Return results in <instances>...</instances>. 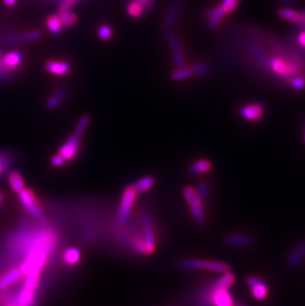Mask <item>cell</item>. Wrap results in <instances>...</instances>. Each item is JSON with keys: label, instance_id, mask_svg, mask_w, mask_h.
Listing matches in <instances>:
<instances>
[{"label": "cell", "instance_id": "cell-1", "mask_svg": "<svg viewBox=\"0 0 305 306\" xmlns=\"http://www.w3.org/2000/svg\"><path fill=\"white\" fill-rule=\"evenodd\" d=\"M53 251L54 249L47 246L30 245L25 256V260L20 268L23 276H28L33 272H41Z\"/></svg>", "mask_w": 305, "mask_h": 306}, {"label": "cell", "instance_id": "cell-2", "mask_svg": "<svg viewBox=\"0 0 305 306\" xmlns=\"http://www.w3.org/2000/svg\"><path fill=\"white\" fill-rule=\"evenodd\" d=\"M184 195L190 206L191 213L194 221L199 226H203L206 222L205 213L203 209V202L199 198L196 191L192 187H186L184 189Z\"/></svg>", "mask_w": 305, "mask_h": 306}, {"label": "cell", "instance_id": "cell-3", "mask_svg": "<svg viewBox=\"0 0 305 306\" xmlns=\"http://www.w3.org/2000/svg\"><path fill=\"white\" fill-rule=\"evenodd\" d=\"M137 192L135 191L133 186H129L125 189L123 195H122L118 214H117V220L120 224H123L129 220L131 211L133 208V205L137 198Z\"/></svg>", "mask_w": 305, "mask_h": 306}, {"label": "cell", "instance_id": "cell-4", "mask_svg": "<svg viewBox=\"0 0 305 306\" xmlns=\"http://www.w3.org/2000/svg\"><path fill=\"white\" fill-rule=\"evenodd\" d=\"M18 199L23 208L37 220H44V212L32 190L25 189L18 194Z\"/></svg>", "mask_w": 305, "mask_h": 306}, {"label": "cell", "instance_id": "cell-5", "mask_svg": "<svg viewBox=\"0 0 305 306\" xmlns=\"http://www.w3.org/2000/svg\"><path fill=\"white\" fill-rule=\"evenodd\" d=\"M210 71V65L207 63H200L197 65H194L193 67L189 68H181L178 70H175L171 74V79L176 82L185 81L188 79H191L195 76H202Z\"/></svg>", "mask_w": 305, "mask_h": 306}, {"label": "cell", "instance_id": "cell-6", "mask_svg": "<svg viewBox=\"0 0 305 306\" xmlns=\"http://www.w3.org/2000/svg\"><path fill=\"white\" fill-rule=\"evenodd\" d=\"M142 224L144 228L143 239L145 242L147 255H149L152 254L156 248V234L151 215L146 211L142 212Z\"/></svg>", "mask_w": 305, "mask_h": 306}, {"label": "cell", "instance_id": "cell-7", "mask_svg": "<svg viewBox=\"0 0 305 306\" xmlns=\"http://www.w3.org/2000/svg\"><path fill=\"white\" fill-rule=\"evenodd\" d=\"M166 39L171 50V55H172V59H173L175 70L185 68V55H184V52H182L177 36L172 31L169 30L167 31Z\"/></svg>", "mask_w": 305, "mask_h": 306}, {"label": "cell", "instance_id": "cell-8", "mask_svg": "<svg viewBox=\"0 0 305 306\" xmlns=\"http://www.w3.org/2000/svg\"><path fill=\"white\" fill-rule=\"evenodd\" d=\"M80 149H81V139L79 136L74 134L64 143L62 147H60L57 154L67 163L73 161L79 155Z\"/></svg>", "mask_w": 305, "mask_h": 306}, {"label": "cell", "instance_id": "cell-9", "mask_svg": "<svg viewBox=\"0 0 305 306\" xmlns=\"http://www.w3.org/2000/svg\"><path fill=\"white\" fill-rule=\"evenodd\" d=\"M226 245L234 248H248L254 245L255 240L252 235L246 233H232L225 237Z\"/></svg>", "mask_w": 305, "mask_h": 306}, {"label": "cell", "instance_id": "cell-10", "mask_svg": "<svg viewBox=\"0 0 305 306\" xmlns=\"http://www.w3.org/2000/svg\"><path fill=\"white\" fill-rule=\"evenodd\" d=\"M246 283L250 288L253 297L257 300H263L268 296L269 285L263 279L256 277H249L246 280Z\"/></svg>", "mask_w": 305, "mask_h": 306}, {"label": "cell", "instance_id": "cell-11", "mask_svg": "<svg viewBox=\"0 0 305 306\" xmlns=\"http://www.w3.org/2000/svg\"><path fill=\"white\" fill-rule=\"evenodd\" d=\"M305 261V241L297 243L286 258V264L289 268L295 269Z\"/></svg>", "mask_w": 305, "mask_h": 306}, {"label": "cell", "instance_id": "cell-12", "mask_svg": "<svg viewBox=\"0 0 305 306\" xmlns=\"http://www.w3.org/2000/svg\"><path fill=\"white\" fill-rule=\"evenodd\" d=\"M264 106L260 103L248 104L240 108V116L247 121H258L264 116Z\"/></svg>", "mask_w": 305, "mask_h": 306}, {"label": "cell", "instance_id": "cell-13", "mask_svg": "<svg viewBox=\"0 0 305 306\" xmlns=\"http://www.w3.org/2000/svg\"><path fill=\"white\" fill-rule=\"evenodd\" d=\"M269 65H270L271 71L277 76L281 77V78H290L291 74L294 73L293 69L286 62V60L277 57V56H274L271 58Z\"/></svg>", "mask_w": 305, "mask_h": 306}, {"label": "cell", "instance_id": "cell-14", "mask_svg": "<svg viewBox=\"0 0 305 306\" xmlns=\"http://www.w3.org/2000/svg\"><path fill=\"white\" fill-rule=\"evenodd\" d=\"M210 301L213 306H234L229 289L214 287L210 293Z\"/></svg>", "mask_w": 305, "mask_h": 306}, {"label": "cell", "instance_id": "cell-15", "mask_svg": "<svg viewBox=\"0 0 305 306\" xmlns=\"http://www.w3.org/2000/svg\"><path fill=\"white\" fill-rule=\"evenodd\" d=\"M46 70L54 76H65L71 71V65L66 60H50L46 64Z\"/></svg>", "mask_w": 305, "mask_h": 306}, {"label": "cell", "instance_id": "cell-16", "mask_svg": "<svg viewBox=\"0 0 305 306\" xmlns=\"http://www.w3.org/2000/svg\"><path fill=\"white\" fill-rule=\"evenodd\" d=\"M180 10H181V5L178 1H173L169 7L167 8V12L165 16V19H164V26L166 30H170L173 25L175 24L178 16H179V13H180Z\"/></svg>", "mask_w": 305, "mask_h": 306}, {"label": "cell", "instance_id": "cell-17", "mask_svg": "<svg viewBox=\"0 0 305 306\" xmlns=\"http://www.w3.org/2000/svg\"><path fill=\"white\" fill-rule=\"evenodd\" d=\"M23 274L20 269H12L5 273L1 278H0V289H5L12 285L13 283L17 282L21 278Z\"/></svg>", "mask_w": 305, "mask_h": 306}, {"label": "cell", "instance_id": "cell-18", "mask_svg": "<svg viewBox=\"0 0 305 306\" xmlns=\"http://www.w3.org/2000/svg\"><path fill=\"white\" fill-rule=\"evenodd\" d=\"M1 60H2V65L7 71L15 70L23 62V56L20 52H10L6 54L1 58Z\"/></svg>", "mask_w": 305, "mask_h": 306}, {"label": "cell", "instance_id": "cell-19", "mask_svg": "<svg viewBox=\"0 0 305 306\" xmlns=\"http://www.w3.org/2000/svg\"><path fill=\"white\" fill-rule=\"evenodd\" d=\"M212 168V163L207 159H200L194 162L190 167V172L194 175H199L210 171Z\"/></svg>", "mask_w": 305, "mask_h": 306}, {"label": "cell", "instance_id": "cell-20", "mask_svg": "<svg viewBox=\"0 0 305 306\" xmlns=\"http://www.w3.org/2000/svg\"><path fill=\"white\" fill-rule=\"evenodd\" d=\"M66 95H67V92H66V89L59 87L57 89H55L53 94L49 97L48 99V102H47V106L50 108V109H55L56 108L57 106H59V104L62 103L64 101V99L66 98Z\"/></svg>", "mask_w": 305, "mask_h": 306}, {"label": "cell", "instance_id": "cell-21", "mask_svg": "<svg viewBox=\"0 0 305 306\" xmlns=\"http://www.w3.org/2000/svg\"><path fill=\"white\" fill-rule=\"evenodd\" d=\"M35 292L33 290L22 288L17 295L16 306H32L35 299Z\"/></svg>", "mask_w": 305, "mask_h": 306}, {"label": "cell", "instance_id": "cell-22", "mask_svg": "<svg viewBox=\"0 0 305 306\" xmlns=\"http://www.w3.org/2000/svg\"><path fill=\"white\" fill-rule=\"evenodd\" d=\"M155 185V178L153 176L147 175L140 178L135 185H133L137 194H144L149 192Z\"/></svg>", "mask_w": 305, "mask_h": 306}, {"label": "cell", "instance_id": "cell-23", "mask_svg": "<svg viewBox=\"0 0 305 306\" xmlns=\"http://www.w3.org/2000/svg\"><path fill=\"white\" fill-rule=\"evenodd\" d=\"M8 180H9V185H10L11 189L16 194H19L23 190H25V183H24L23 177L20 174V172H18V171H11L10 174L8 175Z\"/></svg>", "mask_w": 305, "mask_h": 306}, {"label": "cell", "instance_id": "cell-24", "mask_svg": "<svg viewBox=\"0 0 305 306\" xmlns=\"http://www.w3.org/2000/svg\"><path fill=\"white\" fill-rule=\"evenodd\" d=\"M235 282V275L230 271L225 272L222 276L215 281L214 287L223 288V289H230V287Z\"/></svg>", "mask_w": 305, "mask_h": 306}, {"label": "cell", "instance_id": "cell-25", "mask_svg": "<svg viewBox=\"0 0 305 306\" xmlns=\"http://www.w3.org/2000/svg\"><path fill=\"white\" fill-rule=\"evenodd\" d=\"M82 254L77 248H69L64 254V263L67 266H75L80 263Z\"/></svg>", "mask_w": 305, "mask_h": 306}, {"label": "cell", "instance_id": "cell-26", "mask_svg": "<svg viewBox=\"0 0 305 306\" xmlns=\"http://www.w3.org/2000/svg\"><path fill=\"white\" fill-rule=\"evenodd\" d=\"M204 270L212 272V273H218L223 274L225 272L230 271V266L223 262L218 261H205V267Z\"/></svg>", "mask_w": 305, "mask_h": 306}, {"label": "cell", "instance_id": "cell-27", "mask_svg": "<svg viewBox=\"0 0 305 306\" xmlns=\"http://www.w3.org/2000/svg\"><path fill=\"white\" fill-rule=\"evenodd\" d=\"M179 267L185 271H200L204 270L205 261L194 259V260H186L179 264Z\"/></svg>", "mask_w": 305, "mask_h": 306}, {"label": "cell", "instance_id": "cell-28", "mask_svg": "<svg viewBox=\"0 0 305 306\" xmlns=\"http://www.w3.org/2000/svg\"><path fill=\"white\" fill-rule=\"evenodd\" d=\"M146 5L141 0H132L128 4V14L133 18H138L145 12Z\"/></svg>", "mask_w": 305, "mask_h": 306}, {"label": "cell", "instance_id": "cell-29", "mask_svg": "<svg viewBox=\"0 0 305 306\" xmlns=\"http://www.w3.org/2000/svg\"><path fill=\"white\" fill-rule=\"evenodd\" d=\"M46 25H47L48 30L52 34L60 33V31H62V29L64 27L62 22H60V20H59L58 15H52V16L48 17L47 21H46Z\"/></svg>", "mask_w": 305, "mask_h": 306}, {"label": "cell", "instance_id": "cell-30", "mask_svg": "<svg viewBox=\"0 0 305 306\" xmlns=\"http://www.w3.org/2000/svg\"><path fill=\"white\" fill-rule=\"evenodd\" d=\"M42 36V33L40 31H29V32H26V33H23L21 35H17L15 36L14 38H12L11 40L14 42V43H17V42H34V41H37L41 38Z\"/></svg>", "mask_w": 305, "mask_h": 306}, {"label": "cell", "instance_id": "cell-31", "mask_svg": "<svg viewBox=\"0 0 305 306\" xmlns=\"http://www.w3.org/2000/svg\"><path fill=\"white\" fill-rule=\"evenodd\" d=\"M58 17L63 26L65 27H72L78 22V16L75 13H73L71 10L59 11Z\"/></svg>", "mask_w": 305, "mask_h": 306}, {"label": "cell", "instance_id": "cell-32", "mask_svg": "<svg viewBox=\"0 0 305 306\" xmlns=\"http://www.w3.org/2000/svg\"><path fill=\"white\" fill-rule=\"evenodd\" d=\"M278 16L286 21H289V22H292L295 24V22L297 21L298 19V15H299V12L296 11V10H293L291 8H281L278 10L277 12Z\"/></svg>", "mask_w": 305, "mask_h": 306}, {"label": "cell", "instance_id": "cell-33", "mask_svg": "<svg viewBox=\"0 0 305 306\" xmlns=\"http://www.w3.org/2000/svg\"><path fill=\"white\" fill-rule=\"evenodd\" d=\"M89 123H90V118H89V116L83 115V116L79 120V122H78L77 127H76V129H75V135L81 137V136L85 132V130L87 129Z\"/></svg>", "mask_w": 305, "mask_h": 306}, {"label": "cell", "instance_id": "cell-34", "mask_svg": "<svg viewBox=\"0 0 305 306\" xmlns=\"http://www.w3.org/2000/svg\"><path fill=\"white\" fill-rule=\"evenodd\" d=\"M199 198L201 199V201L204 203V201L207 199L208 195H209V183L205 180H202L198 183L197 186V190H195Z\"/></svg>", "mask_w": 305, "mask_h": 306}, {"label": "cell", "instance_id": "cell-35", "mask_svg": "<svg viewBox=\"0 0 305 306\" xmlns=\"http://www.w3.org/2000/svg\"><path fill=\"white\" fill-rule=\"evenodd\" d=\"M239 3V0H222V2L218 5L224 14H229L234 11V9L237 7Z\"/></svg>", "mask_w": 305, "mask_h": 306}, {"label": "cell", "instance_id": "cell-36", "mask_svg": "<svg viewBox=\"0 0 305 306\" xmlns=\"http://www.w3.org/2000/svg\"><path fill=\"white\" fill-rule=\"evenodd\" d=\"M97 35L100 40L102 41H107L110 40L111 37L113 36V30L110 26L108 25H101L98 30H97Z\"/></svg>", "mask_w": 305, "mask_h": 306}, {"label": "cell", "instance_id": "cell-37", "mask_svg": "<svg viewBox=\"0 0 305 306\" xmlns=\"http://www.w3.org/2000/svg\"><path fill=\"white\" fill-rule=\"evenodd\" d=\"M290 84H291L292 88H294L296 90H302L305 87V78L295 77V78L291 79Z\"/></svg>", "mask_w": 305, "mask_h": 306}, {"label": "cell", "instance_id": "cell-38", "mask_svg": "<svg viewBox=\"0 0 305 306\" xmlns=\"http://www.w3.org/2000/svg\"><path fill=\"white\" fill-rule=\"evenodd\" d=\"M79 1V0H63L59 6V11H68L71 10L74 5Z\"/></svg>", "mask_w": 305, "mask_h": 306}, {"label": "cell", "instance_id": "cell-39", "mask_svg": "<svg viewBox=\"0 0 305 306\" xmlns=\"http://www.w3.org/2000/svg\"><path fill=\"white\" fill-rule=\"evenodd\" d=\"M51 164H52V166H54L55 167H63L66 164V161L62 157H60L58 154H56V155H54L51 158Z\"/></svg>", "mask_w": 305, "mask_h": 306}, {"label": "cell", "instance_id": "cell-40", "mask_svg": "<svg viewBox=\"0 0 305 306\" xmlns=\"http://www.w3.org/2000/svg\"><path fill=\"white\" fill-rule=\"evenodd\" d=\"M295 24H296L298 27L305 28V11L299 12L298 19H297V21L295 22Z\"/></svg>", "mask_w": 305, "mask_h": 306}, {"label": "cell", "instance_id": "cell-41", "mask_svg": "<svg viewBox=\"0 0 305 306\" xmlns=\"http://www.w3.org/2000/svg\"><path fill=\"white\" fill-rule=\"evenodd\" d=\"M9 167H7L5 165H3L2 163H0V176H2L5 172H6V170L8 169Z\"/></svg>", "mask_w": 305, "mask_h": 306}, {"label": "cell", "instance_id": "cell-42", "mask_svg": "<svg viewBox=\"0 0 305 306\" xmlns=\"http://www.w3.org/2000/svg\"><path fill=\"white\" fill-rule=\"evenodd\" d=\"M3 202H4V194L2 192H0V211H1V208L3 206Z\"/></svg>", "mask_w": 305, "mask_h": 306}, {"label": "cell", "instance_id": "cell-43", "mask_svg": "<svg viewBox=\"0 0 305 306\" xmlns=\"http://www.w3.org/2000/svg\"><path fill=\"white\" fill-rule=\"evenodd\" d=\"M16 2H17V0H4V3H5L7 6H12V5H14Z\"/></svg>", "mask_w": 305, "mask_h": 306}, {"label": "cell", "instance_id": "cell-44", "mask_svg": "<svg viewBox=\"0 0 305 306\" xmlns=\"http://www.w3.org/2000/svg\"><path fill=\"white\" fill-rule=\"evenodd\" d=\"M302 142L305 145V120L303 121V124H302Z\"/></svg>", "mask_w": 305, "mask_h": 306}, {"label": "cell", "instance_id": "cell-45", "mask_svg": "<svg viewBox=\"0 0 305 306\" xmlns=\"http://www.w3.org/2000/svg\"><path fill=\"white\" fill-rule=\"evenodd\" d=\"M7 306H16L15 304H9V305H7Z\"/></svg>", "mask_w": 305, "mask_h": 306}]
</instances>
